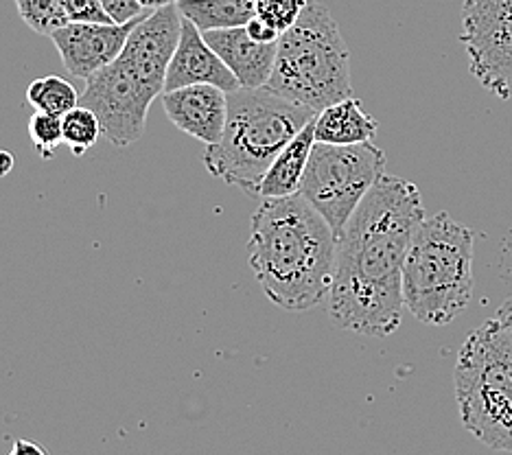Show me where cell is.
<instances>
[{
  "mask_svg": "<svg viewBox=\"0 0 512 455\" xmlns=\"http://www.w3.org/2000/svg\"><path fill=\"white\" fill-rule=\"evenodd\" d=\"M377 127V119L362 110V101L348 97L318 112L316 140L329 145L368 143L375 138Z\"/></svg>",
  "mask_w": 512,
  "mask_h": 455,
  "instance_id": "9a60e30c",
  "label": "cell"
},
{
  "mask_svg": "<svg viewBox=\"0 0 512 455\" xmlns=\"http://www.w3.org/2000/svg\"><path fill=\"white\" fill-rule=\"evenodd\" d=\"M99 3L116 25H125V22L145 14V7L138 0H99Z\"/></svg>",
  "mask_w": 512,
  "mask_h": 455,
  "instance_id": "603a6c76",
  "label": "cell"
},
{
  "mask_svg": "<svg viewBox=\"0 0 512 455\" xmlns=\"http://www.w3.org/2000/svg\"><path fill=\"white\" fill-rule=\"evenodd\" d=\"M265 88L313 112L353 97L351 55L327 7L309 0L300 18L281 33Z\"/></svg>",
  "mask_w": 512,
  "mask_h": 455,
  "instance_id": "8992f818",
  "label": "cell"
},
{
  "mask_svg": "<svg viewBox=\"0 0 512 455\" xmlns=\"http://www.w3.org/2000/svg\"><path fill=\"white\" fill-rule=\"evenodd\" d=\"M71 22H112L99 0H64Z\"/></svg>",
  "mask_w": 512,
  "mask_h": 455,
  "instance_id": "7402d4cb",
  "label": "cell"
},
{
  "mask_svg": "<svg viewBox=\"0 0 512 455\" xmlns=\"http://www.w3.org/2000/svg\"><path fill=\"white\" fill-rule=\"evenodd\" d=\"M473 296V232L438 213L423 219L403 263L405 309L418 322L445 326Z\"/></svg>",
  "mask_w": 512,
  "mask_h": 455,
  "instance_id": "5b68a950",
  "label": "cell"
},
{
  "mask_svg": "<svg viewBox=\"0 0 512 455\" xmlns=\"http://www.w3.org/2000/svg\"><path fill=\"white\" fill-rule=\"evenodd\" d=\"M22 22L40 35H51L55 29L68 25L64 0H16Z\"/></svg>",
  "mask_w": 512,
  "mask_h": 455,
  "instance_id": "d6986e66",
  "label": "cell"
},
{
  "mask_svg": "<svg viewBox=\"0 0 512 455\" xmlns=\"http://www.w3.org/2000/svg\"><path fill=\"white\" fill-rule=\"evenodd\" d=\"M14 165H16L14 154H9V151L0 149V178H5V175L14 171Z\"/></svg>",
  "mask_w": 512,
  "mask_h": 455,
  "instance_id": "484cf974",
  "label": "cell"
},
{
  "mask_svg": "<svg viewBox=\"0 0 512 455\" xmlns=\"http://www.w3.org/2000/svg\"><path fill=\"white\" fill-rule=\"evenodd\" d=\"M497 318L499 320H502L506 326H508V329L512 331V296L504 302V305L502 307H499V313H497Z\"/></svg>",
  "mask_w": 512,
  "mask_h": 455,
  "instance_id": "4316f807",
  "label": "cell"
},
{
  "mask_svg": "<svg viewBox=\"0 0 512 455\" xmlns=\"http://www.w3.org/2000/svg\"><path fill=\"white\" fill-rule=\"evenodd\" d=\"M204 40L237 77L241 88H263L274 70L278 42H256L246 25L204 31Z\"/></svg>",
  "mask_w": 512,
  "mask_h": 455,
  "instance_id": "4fadbf2b",
  "label": "cell"
},
{
  "mask_svg": "<svg viewBox=\"0 0 512 455\" xmlns=\"http://www.w3.org/2000/svg\"><path fill=\"white\" fill-rule=\"evenodd\" d=\"M180 33L178 3L151 9L136 22L121 55L86 81L79 103L99 116L103 138L112 147L125 149L145 134L149 105L165 92Z\"/></svg>",
  "mask_w": 512,
  "mask_h": 455,
  "instance_id": "3957f363",
  "label": "cell"
},
{
  "mask_svg": "<svg viewBox=\"0 0 512 455\" xmlns=\"http://www.w3.org/2000/svg\"><path fill=\"white\" fill-rule=\"evenodd\" d=\"M162 108L169 121L200 140L213 145L224 134L228 119V92L213 84H193L162 92Z\"/></svg>",
  "mask_w": 512,
  "mask_h": 455,
  "instance_id": "8fae6325",
  "label": "cell"
},
{
  "mask_svg": "<svg viewBox=\"0 0 512 455\" xmlns=\"http://www.w3.org/2000/svg\"><path fill=\"white\" fill-rule=\"evenodd\" d=\"M27 101L40 112L64 116L68 110L79 105V95L73 84H68L66 79L49 75L31 81L27 88Z\"/></svg>",
  "mask_w": 512,
  "mask_h": 455,
  "instance_id": "e0dca14e",
  "label": "cell"
},
{
  "mask_svg": "<svg viewBox=\"0 0 512 455\" xmlns=\"http://www.w3.org/2000/svg\"><path fill=\"white\" fill-rule=\"evenodd\" d=\"M145 9H158V7H165V5H173V3H180V0H138Z\"/></svg>",
  "mask_w": 512,
  "mask_h": 455,
  "instance_id": "83f0119b",
  "label": "cell"
},
{
  "mask_svg": "<svg viewBox=\"0 0 512 455\" xmlns=\"http://www.w3.org/2000/svg\"><path fill=\"white\" fill-rule=\"evenodd\" d=\"M250 267L272 305L300 313L329 298L337 235L300 193L270 197L252 215Z\"/></svg>",
  "mask_w": 512,
  "mask_h": 455,
  "instance_id": "7a4b0ae2",
  "label": "cell"
},
{
  "mask_svg": "<svg viewBox=\"0 0 512 455\" xmlns=\"http://www.w3.org/2000/svg\"><path fill=\"white\" fill-rule=\"evenodd\" d=\"M316 116L318 112L265 86L228 92L224 134L217 143L206 145L204 167L221 182L256 197L263 175L276 156Z\"/></svg>",
  "mask_w": 512,
  "mask_h": 455,
  "instance_id": "277c9868",
  "label": "cell"
},
{
  "mask_svg": "<svg viewBox=\"0 0 512 455\" xmlns=\"http://www.w3.org/2000/svg\"><path fill=\"white\" fill-rule=\"evenodd\" d=\"M193 84H213L226 92L241 88L232 70L204 40V33L189 18L182 16L180 42L167 68L165 92Z\"/></svg>",
  "mask_w": 512,
  "mask_h": 455,
  "instance_id": "7c38bea8",
  "label": "cell"
},
{
  "mask_svg": "<svg viewBox=\"0 0 512 455\" xmlns=\"http://www.w3.org/2000/svg\"><path fill=\"white\" fill-rule=\"evenodd\" d=\"M309 0H254L256 16L278 31H287L300 18Z\"/></svg>",
  "mask_w": 512,
  "mask_h": 455,
  "instance_id": "44dd1931",
  "label": "cell"
},
{
  "mask_svg": "<svg viewBox=\"0 0 512 455\" xmlns=\"http://www.w3.org/2000/svg\"><path fill=\"white\" fill-rule=\"evenodd\" d=\"M386 173V151L377 145H313L300 195L329 221L340 237L366 193Z\"/></svg>",
  "mask_w": 512,
  "mask_h": 455,
  "instance_id": "ba28073f",
  "label": "cell"
},
{
  "mask_svg": "<svg viewBox=\"0 0 512 455\" xmlns=\"http://www.w3.org/2000/svg\"><path fill=\"white\" fill-rule=\"evenodd\" d=\"M25 451H29V453H38V455H44V453H46L40 445H36V442H29V440H16V445H14V449H11V453H14V455H20V453H25Z\"/></svg>",
  "mask_w": 512,
  "mask_h": 455,
  "instance_id": "d4e9b609",
  "label": "cell"
},
{
  "mask_svg": "<svg viewBox=\"0 0 512 455\" xmlns=\"http://www.w3.org/2000/svg\"><path fill=\"white\" fill-rule=\"evenodd\" d=\"M143 16L125 22V25H116V22H68V25L55 29L49 38L53 40L68 73L88 81L121 55L132 29Z\"/></svg>",
  "mask_w": 512,
  "mask_h": 455,
  "instance_id": "30bf717a",
  "label": "cell"
},
{
  "mask_svg": "<svg viewBox=\"0 0 512 455\" xmlns=\"http://www.w3.org/2000/svg\"><path fill=\"white\" fill-rule=\"evenodd\" d=\"M460 40L471 75L491 95L512 97V0H464Z\"/></svg>",
  "mask_w": 512,
  "mask_h": 455,
  "instance_id": "9c48e42d",
  "label": "cell"
},
{
  "mask_svg": "<svg viewBox=\"0 0 512 455\" xmlns=\"http://www.w3.org/2000/svg\"><path fill=\"white\" fill-rule=\"evenodd\" d=\"M453 383L462 425L488 449L512 453V331L502 320L467 335Z\"/></svg>",
  "mask_w": 512,
  "mask_h": 455,
  "instance_id": "52a82bcc",
  "label": "cell"
},
{
  "mask_svg": "<svg viewBox=\"0 0 512 455\" xmlns=\"http://www.w3.org/2000/svg\"><path fill=\"white\" fill-rule=\"evenodd\" d=\"M425 208L418 186L383 173L337 237L327 298L337 329L390 337L403 320V263Z\"/></svg>",
  "mask_w": 512,
  "mask_h": 455,
  "instance_id": "6da1fadb",
  "label": "cell"
},
{
  "mask_svg": "<svg viewBox=\"0 0 512 455\" xmlns=\"http://www.w3.org/2000/svg\"><path fill=\"white\" fill-rule=\"evenodd\" d=\"M29 136L33 140V147L38 149V154L49 160L53 154L64 143V132H62V116L36 112L29 121Z\"/></svg>",
  "mask_w": 512,
  "mask_h": 455,
  "instance_id": "ffe728a7",
  "label": "cell"
},
{
  "mask_svg": "<svg viewBox=\"0 0 512 455\" xmlns=\"http://www.w3.org/2000/svg\"><path fill=\"white\" fill-rule=\"evenodd\" d=\"M178 9L202 33L243 27L256 16L254 0H180Z\"/></svg>",
  "mask_w": 512,
  "mask_h": 455,
  "instance_id": "2e32d148",
  "label": "cell"
},
{
  "mask_svg": "<svg viewBox=\"0 0 512 455\" xmlns=\"http://www.w3.org/2000/svg\"><path fill=\"white\" fill-rule=\"evenodd\" d=\"M248 33L252 35V38L256 42H265V44H272V42H278L281 40V31L274 29L272 25H267L265 20H261L259 16H254L248 25H246Z\"/></svg>",
  "mask_w": 512,
  "mask_h": 455,
  "instance_id": "cb8c5ba5",
  "label": "cell"
},
{
  "mask_svg": "<svg viewBox=\"0 0 512 455\" xmlns=\"http://www.w3.org/2000/svg\"><path fill=\"white\" fill-rule=\"evenodd\" d=\"M62 132L64 145L71 147L75 156H84L90 147H95L101 140L103 127L99 116L79 103L62 116Z\"/></svg>",
  "mask_w": 512,
  "mask_h": 455,
  "instance_id": "ac0fdd59",
  "label": "cell"
},
{
  "mask_svg": "<svg viewBox=\"0 0 512 455\" xmlns=\"http://www.w3.org/2000/svg\"><path fill=\"white\" fill-rule=\"evenodd\" d=\"M313 145H316V119L296 138H292V143L276 156L272 167L263 175L256 197L270 200V197H287L298 193L302 178H305Z\"/></svg>",
  "mask_w": 512,
  "mask_h": 455,
  "instance_id": "5bb4252c",
  "label": "cell"
}]
</instances>
